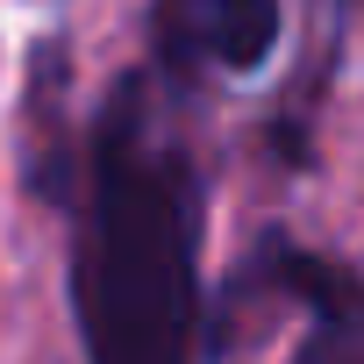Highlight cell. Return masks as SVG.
Returning a JSON list of instances; mask_svg holds the SVG:
<instances>
[{
  "label": "cell",
  "mask_w": 364,
  "mask_h": 364,
  "mask_svg": "<svg viewBox=\"0 0 364 364\" xmlns=\"http://www.w3.org/2000/svg\"><path fill=\"white\" fill-rule=\"evenodd\" d=\"M279 0H150V43L164 65L257 72L279 50Z\"/></svg>",
  "instance_id": "cell-2"
},
{
  "label": "cell",
  "mask_w": 364,
  "mask_h": 364,
  "mask_svg": "<svg viewBox=\"0 0 364 364\" xmlns=\"http://www.w3.org/2000/svg\"><path fill=\"white\" fill-rule=\"evenodd\" d=\"M150 114V86L122 79L86 136L72 236V307L86 364H200L208 186Z\"/></svg>",
  "instance_id": "cell-1"
}]
</instances>
